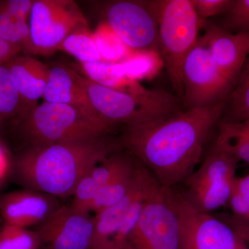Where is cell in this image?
<instances>
[{"instance_id":"1","label":"cell","mask_w":249,"mask_h":249,"mask_svg":"<svg viewBox=\"0 0 249 249\" xmlns=\"http://www.w3.org/2000/svg\"><path fill=\"white\" fill-rule=\"evenodd\" d=\"M226 101L185 109L136 125L122 126L121 146L160 186H180L200 164L205 145L222 117Z\"/></svg>"},{"instance_id":"2","label":"cell","mask_w":249,"mask_h":249,"mask_svg":"<svg viewBox=\"0 0 249 249\" xmlns=\"http://www.w3.org/2000/svg\"><path fill=\"white\" fill-rule=\"evenodd\" d=\"M122 149L119 137L113 134L30 147L18 156L15 173L24 189L68 197L91 168Z\"/></svg>"},{"instance_id":"3","label":"cell","mask_w":249,"mask_h":249,"mask_svg":"<svg viewBox=\"0 0 249 249\" xmlns=\"http://www.w3.org/2000/svg\"><path fill=\"white\" fill-rule=\"evenodd\" d=\"M13 124L25 144L24 150L91 140L111 135L116 129L79 108L45 101L14 118Z\"/></svg>"},{"instance_id":"4","label":"cell","mask_w":249,"mask_h":249,"mask_svg":"<svg viewBox=\"0 0 249 249\" xmlns=\"http://www.w3.org/2000/svg\"><path fill=\"white\" fill-rule=\"evenodd\" d=\"M77 78L95 116L114 127L146 124L182 110L181 100L163 89L127 92L98 85L78 73Z\"/></svg>"},{"instance_id":"5","label":"cell","mask_w":249,"mask_h":249,"mask_svg":"<svg viewBox=\"0 0 249 249\" xmlns=\"http://www.w3.org/2000/svg\"><path fill=\"white\" fill-rule=\"evenodd\" d=\"M157 23L160 52L175 95L182 101L181 72L187 55L199 40L206 21L196 15L191 0H152Z\"/></svg>"},{"instance_id":"6","label":"cell","mask_w":249,"mask_h":249,"mask_svg":"<svg viewBox=\"0 0 249 249\" xmlns=\"http://www.w3.org/2000/svg\"><path fill=\"white\" fill-rule=\"evenodd\" d=\"M239 163L235 156L214 142L179 189L195 208L211 213L228 204Z\"/></svg>"},{"instance_id":"7","label":"cell","mask_w":249,"mask_h":249,"mask_svg":"<svg viewBox=\"0 0 249 249\" xmlns=\"http://www.w3.org/2000/svg\"><path fill=\"white\" fill-rule=\"evenodd\" d=\"M178 218L179 249H249L229 223L190 204L178 186L168 188Z\"/></svg>"},{"instance_id":"8","label":"cell","mask_w":249,"mask_h":249,"mask_svg":"<svg viewBox=\"0 0 249 249\" xmlns=\"http://www.w3.org/2000/svg\"><path fill=\"white\" fill-rule=\"evenodd\" d=\"M121 249H179L178 218L168 188L159 184L149 195L138 222Z\"/></svg>"},{"instance_id":"9","label":"cell","mask_w":249,"mask_h":249,"mask_svg":"<svg viewBox=\"0 0 249 249\" xmlns=\"http://www.w3.org/2000/svg\"><path fill=\"white\" fill-rule=\"evenodd\" d=\"M88 24L71 0H36L29 18L31 53L50 55L77 28Z\"/></svg>"},{"instance_id":"10","label":"cell","mask_w":249,"mask_h":249,"mask_svg":"<svg viewBox=\"0 0 249 249\" xmlns=\"http://www.w3.org/2000/svg\"><path fill=\"white\" fill-rule=\"evenodd\" d=\"M181 80L182 103L186 109L224 102L231 91L216 67L203 36L185 59Z\"/></svg>"},{"instance_id":"11","label":"cell","mask_w":249,"mask_h":249,"mask_svg":"<svg viewBox=\"0 0 249 249\" xmlns=\"http://www.w3.org/2000/svg\"><path fill=\"white\" fill-rule=\"evenodd\" d=\"M104 21L131 50L157 49L158 23L152 0H116L105 4Z\"/></svg>"},{"instance_id":"12","label":"cell","mask_w":249,"mask_h":249,"mask_svg":"<svg viewBox=\"0 0 249 249\" xmlns=\"http://www.w3.org/2000/svg\"><path fill=\"white\" fill-rule=\"evenodd\" d=\"M158 184L148 170L137 160L133 181L127 194L115 204L94 214L91 249H114L116 235L132 206Z\"/></svg>"},{"instance_id":"13","label":"cell","mask_w":249,"mask_h":249,"mask_svg":"<svg viewBox=\"0 0 249 249\" xmlns=\"http://www.w3.org/2000/svg\"><path fill=\"white\" fill-rule=\"evenodd\" d=\"M94 221L62 205L36 231L49 249H91Z\"/></svg>"},{"instance_id":"14","label":"cell","mask_w":249,"mask_h":249,"mask_svg":"<svg viewBox=\"0 0 249 249\" xmlns=\"http://www.w3.org/2000/svg\"><path fill=\"white\" fill-rule=\"evenodd\" d=\"M204 27L203 37L214 64L232 89L249 55V31L232 34L206 22Z\"/></svg>"},{"instance_id":"15","label":"cell","mask_w":249,"mask_h":249,"mask_svg":"<svg viewBox=\"0 0 249 249\" xmlns=\"http://www.w3.org/2000/svg\"><path fill=\"white\" fill-rule=\"evenodd\" d=\"M61 206L58 198L46 193L11 192L0 196V217L4 224L27 229L40 225Z\"/></svg>"},{"instance_id":"16","label":"cell","mask_w":249,"mask_h":249,"mask_svg":"<svg viewBox=\"0 0 249 249\" xmlns=\"http://www.w3.org/2000/svg\"><path fill=\"white\" fill-rule=\"evenodd\" d=\"M17 85L23 115L38 106L47 86L50 68L29 55H18L6 64ZM17 117V116H16Z\"/></svg>"},{"instance_id":"17","label":"cell","mask_w":249,"mask_h":249,"mask_svg":"<svg viewBox=\"0 0 249 249\" xmlns=\"http://www.w3.org/2000/svg\"><path fill=\"white\" fill-rule=\"evenodd\" d=\"M42 98L45 102L73 106L97 118L91 109L84 89L78 82L77 72L69 67L54 66L50 68Z\"/></svg>"},{"instance_id":"18","label":"cell","mask_w":249,"mask_h":249,"mask_svg":"<svg viewBox=\"0 0 249 249\" xmlns=\"http://www.w3.org/2000/svg\"><path fill=\"white\" fill-rule=\"evenodd\" d=\"M32 0H8L0 2V38L30 49V18Z\"/></svg>"},{"instance_id":"19","label":"cell","mask_w":249,"mask_h":249,"mask_svg":"<svg viewBox=\"0 0 249 249\" xmlns=\"http://www.w3.org/2000/svg\"><path fill=\"white\" fill-rule=\"evenodd\" d=\"M80 70L88 79L111 89L127 92H137L145 89L138 80L128 76L121 62L80 63Z\"/></svg>"},{"instance_id":"20","label":"cell","mask_w":249,"mask_h":249,"mask_svg":"<svg viewBox=\"0 0 249 249\" xmlns=\"http://www.w3.org/2000/svg\"><path fill=\"white\" fill-rule=\"evenodd\" d=\"M137 163L133 156L124 150L119 168L107 184L98 192L91 213L94 214L99 213L120 201L127 194L133 181Z\"/></svg>"},{"instance_id":"21","label":"cell","mask_w":249,"mask_h":249,"mask_svg":"<svg viewBox=\"0 0 249 249\" xmlns=\"http://www.w3.org/2000/svg\"><path fill=\"white\" fill-rule=\"evenodd\" d=\"M214 142L227 149L239 162L249 165V119L238 122L219 121Z\"/></svg>"},{"instance_id":"22","label":"cell","mask_w":249,"mask_h":249,"mask_svg":"<svg viewBox=\"0 0 249 249\" xmlns=\"http://www.w3.org/2000/svg\"><path fill=\"white\" fill-rule=\"evenodd\" d=\"M247 119H249V55L226 101L221 121L238 122Z\"/></svg>"},{"instance_id":"23","label":"cell","mask_w":249,"mask_h":249,"mask_svg":"<svg viewBox=\"0 0 249 249\" xmlns=\"http://www.w3.org/2000/svg\"><path fill=\"white\" fill-rule=\"evenodd\" d=\"M76 58L80 63L103 61L88 24L80 26L71 33L57 49Z\"/></svg>"},{"instance_id":"24","label":"cell","mask_w":249,"mask_h":249,"mask_svg":"<svg viewBox=\"0 0 249 249\" xmlns=\"http://www.w3.org/2000/svg\"><path fill=\"white\" fill-rule=\"evenodd\" d=\"M21 100L17 85L6 65H0V121L20 114Z\"/></svg>"},{"instance_id":"25","label":"cell","mask_w":249,"mask_h":249,"mask_svg":"<svg viewBox=\"0 0 249 249\" xmlns=\"http://www.w3.org/2000/svg\"><path fill=\"white\" fill-rule=\"evenodd\" d=\"M93 36L103 61L116 62L131 50L105 22L98 24Z\"/></svg>"},{"instance_id":"26","label":"cell","mask_w":249,"mask_h":249,"mask_svg":"<svg viewBox=\"0 0 249 249\" xmlns=\"http://www.w3.org/2000/svg\"><path fill=\"white\" fill-rule=\"evenodd\" d=\"M228 206L232 221L249 227V173L244 176H237L234 182Z\"/></svg>"},{"instance_id":"27","label":"cell","mask_w":249,"mask_h":249,"mask_svg":"<svg viewBox=\"0 0 249 249\" xmlns=\"http://www.w3.org/2000/svg\"><path fill=\"white\" fill-rule=\"evenodd\" d=\"M41 245L37 231L6 224L0 229V249H39Z\"/></svg>"},{"instance_id":"28","label":"cell","mask_w":249,"mask_h":249,"mask_svg":"<svg viewBox=\"0 0 249 249\" xmlns=\"http://www.w3.org/2000/svg\"><path fill=\"white\" fill-rule=\"evenodd\" d=\"M98 192L99 188L88 172L77 185L70 206L80 213L89 214Z\"/></svg>"},{"instance_id":"29","label":"cell","mask_w":249,"mask_h":249,"mask_svg":"<svg viewBox=\"0 0 249 249\" xmlns=\"http://www.w3.org/2000/svg\"><path fill=\"white\" fill-rule=\"evenodd\" d=\"M219 27L232 34L249 31V0H235Z\"/></svg>"},{"instance_id":"30","label":"cell","mask_w":249,"mask_h":249,"mask_svg":"<svg viewBox=\"0 0 249 249\" xmlns=\"http://www.w3.org/2000/svg\"><path fill=\"white\" fill-rule=\"evenodd\" d=\"M193 8L201 20L221 14H226L235 0H191Z\"/></svg>"},{"instance_id":"31","label":"cell","mask_w":249,"mask_h":249,"mask_svg":"<svg viewBox=\"0 0 249 249\" xmlns=\"http://www.w3.org/2000/svg\"><path fill=\"white\" fill-rule=\"evenodd\" d=\"M24 50L22 46L0 38V65H6Z\"/></svg>"},{"instance_id":"32","label":"cell","mask_w":249,"mask_h":249,"mask_svg":"<svg viewBox=\"0 0 249 249\" xmlns=\"http://www.w3.org/2000/svg\"><path fill=\"white\" fill-rule=\"evenodd\" d=\"M11 163L9 154L0 143V184L7 178L11 171Z\"/></svg>"},{"instance_id":"33","label":"cell","mask_w":249,"mask_h":249,"mask_svg":"<svg viewBox=\"0 0 249 249\" xmlns=\"http://www.w3.org/2000/svg\"><path fill=\"white\" fill-rule=\"evenodd\" d=\"M237 231L241 237L245 240V242L249 245V227L245 226H238Z\"/></svg>"}]
</instances>
